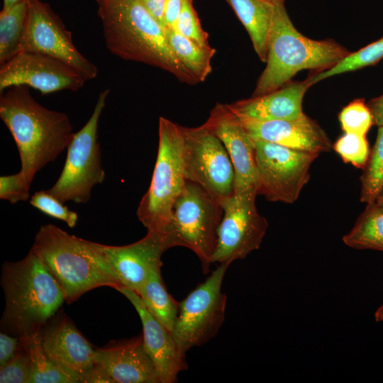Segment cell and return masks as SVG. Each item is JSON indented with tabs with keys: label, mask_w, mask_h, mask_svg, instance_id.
I'll use <instances>...</instances> for the list:
<instances>
[{
	"label": "cell",
	"mask_w": 383,
	"mask_h": 383,
	"mask_svg": "<svg viewBox=\"0 0 383 383\" xmlns=\"http://www.w3.org/2000/svg\"><path fill=\"white\" fill-rule=\"evenodd\" d=\"M383 58V37L359 50L349 53L331 67L319 71L306 81L311 85L326 78L373 65Z\"/></svg>",
	"instance_id": "28"
},
{
	"label": "cell",
	"mask_w": 383,
	"mask_h": 383,
	"mask_svg": "<svg viewBox=\"0 0 383 383\" xmlns=\"http://www.w3.org/2000/svg\"><path fill=\"white\" fill-rule=\"evenodd\" d=\"M239 117V116H238ZM254 140L270 142L320 155L331 150V141L321 127L304 113L296 118L258 121L239 117Z\"/></svg>",
	"instance_id": "17"
},
{
	"label": "cell",
	"mask_w": 383,
	"mask_h": 383,
	"mask_svg": "<svg viewBox=\"0 0 383 383\" xmlns=\"http://www.w3.org/2000/svg\"><path fill=\"white\" fill-rule=\"evenodd\" d=\"M116 290L131 301L140 318L143 345L160 383L175 382L179 373L187 368L185 353L179 349L172 333L148 311L137 292L126 287Z\"/></svg>",
	"instance_id": "18"
},
{
	"label": "cell",
	"mask_w": 383,
	"mask_h": 383,
	"mask_svg": "<svg viewBox=\"0 0 383 383\" xmlns=\"http://www.w3.org/2000/svg\"><path fill=\"white\" fill-rule=\"evenodd\" d=\"M257 196L255 192L233 193L221 202L223 213L212 263H231L260 248L268 222L257 211Z\"/></svg>",
	"instance_id": "12"
},
{
	"label": "cell",
	"mask_w": 383,
	"mask_h": 383,
	"mask_svg": "<svg viewBox=\"0 0 383 383\" xmlns=\"http://www.w3.org/2000/svg\"><path fill=\"white\" fill-rule=\"evenodd\" d=\"M157 157L147 192L141 199L137 216L148 231L165 234L172 208L186 179L182 162L180 126L160 117Z\"/></svg>",
	"instance_id": "6"
},
{
	"label": "cell",
	"mask_w": 383,
	"mask_h": 383,
	"mask_svg": "<svg viewBox=\"0 0 383 383\" xmlns=\"http://www.w3.org/2000/svg\"><path fill=\"white\" fill-rule=\"evenodd\" d=\"M184 178L221 202L234 193L235 172L221 140L205 124L180 126Z\"/></svg>",
	"instance_id": "10"
},
{
	"label": "cell",
	"mask_w": 383,
	"mask_h": 383,
	"mask_svg": "<svg viewBox=\"0 0 383 383\" xmlns=\"http://www.w3.org/2000/svg\"><path fill=\"white\" fill-rule=\"evenodd\" d=\"M26 343L30 359L28 383H79V380L45 355L40 343V331L28 338Z\"/></svg>",
	"instance_id": "27"
},
{
	"label": "cell",
	"mask_w": 383,
	"mask_h": 383,
	"mask_svg": "<svg viewBox=\"0 0 383 383\" xmlns=\"http://www.w3.org/2000/svg\"><path fill=\"white\" fill-rule=\"evenodd\" d=\"M343 240L353 248L383 252V211L374 202L367 204Z\"/></svg>",
	"instance_id": "25"
},
{
	"label": "cell",
	"mask_w": 383,
	"mask_h": 383,
	"mask_svg": "<svg viewBox=\"0 0 383 383\" xmlns=\"http://www.w3.org/2000/svg\"><path fill=\"white\" fill-rule=\"evenodd\" d=\"M333 148L344 162L362 169L370 151L365 135L350 133H344L333 144Z\"/></svg>",
	"instance_id": "30"
},
{
	"label": "cell",
	"mask_w": 383,
	"mask_h": 383,
	"mask_svg": "<svg viewBox=\"0 0 383 383\" xmlns=\"http://www.w3.org/2000/svg\"><path fill=\"white\" fill-rule=\"evenodd\" d=\"M145 9L163 28L165 23V0H138Z\"/></svg>",
	"instance_id": "38"
},
{
	"label": "cell",
	"mask_w": 383,
	"mask_h": 383,
	"mask_svg": "<svg viewBox=\"0 0 383 383\" xmlns=\"http://www.w3.org/2000/svg\"><path fill=\"white\" fill-rule=\"evenodd\" d=\"M86 81L79 72L63 61L32 51H21L0 67V93L18 85L30 87L43 94L77 91Z\"/></svg>",
	"instance_id": "14"
},
{
	"label": "cell",
	"mask_w": 383,
	"mask_h": 383,
	"mask_svg": "<svg viewBox=\"0 0 383 383\" xmlns=\"http://www.w3.org/2000/svg\"><path fill=\"white\" fill-rule=\"evenodd\" d=\"M350 52L332 40H315L299 33L284 6H275L267 43L266 67L261 74L252 96L276 91L297 72L311 69H328Z\"/></svg>",
	"instance_id": "5"
},
{
	"label": "cell",
	"mask_w": 383,
	"mask_h": 383,
	"mask_svg": "<svg viewBox=\"0 0 383 383\" xmlns=\"http://www.w3.org/2000/svg\"><path fill=\"white\" fill-rule=\"evenodd\" d=\"M309 87L306 81L292 83L269 94L228 106L241 118L258 121L294 119L304 113L302 101Z\"/></svg>",
	"instance_id": "21"
},
{
	"label": "cell",
	"mask_w": 383,
	"mask_h": 383,
	"mask_svg": "<svg viewBox=\"0 0 383 383\" xmlns=\"http://www.w3.org/2000/svg\"><path fill=\"white\" fill-rule=\"evenodd\" d=\"M40 343L52 362L79 379L95 363V350L66 316L48 322L40 331Z\"/></svg>",
	"instance_id": "19"
},
{
	"label": "cell",
	"mask_w": 383,
	"mask_h": 383,
	"mask_svg": "<svg viewBox=\"0 0 383 383\" xmlns=\"http://www.w3.org/2000/svg\"><path fill=\"white\" fill-rule=\"evenodd\" d=\"M230 264L220 263L204 282L179 302L178 315L171 333L182 353L208 342L223 324L226 296L221 287Z\"/></svg>",
	"instance_id": "9"
},
{
	"label": "cell",
	"mask_w": 383,
	"mask_h": 383,
	"mask_svg": "<svg viewBox=\"0 0 383 383\" xmlns=\"http://www.w3.org/2000/svg\"><path fill=\"white\" fill-rule=\"evenodd\" d=\"M169 45L180 63L197 82H204L211 72V59L215 49L203 47L181 35L174 28L165 30Z\"/></svg>",
	"instance_id": "23"
},
{
	"label": "cell",
	"mask_w": 383,
	"mask_h": 383,
	"mask_svg": "<svg viewBox=\"0 0 383 383\" xmlns=\"http://www.w3.org/2000/svg\"><path fill=\"white\" fill-rule=\"evenodd\" d=\"M254 143L257 195L270 201L294 203L309 182L310 167L319 155L270 142Z\"/></svg>",
	"instance_id": "11"
},
{
	"label": "cell",
	"mask_w": 383,
	"mask_h": 383,
	"mask_svg": "<svg viewBox=\"0 0 383 383\" xmlns=\"http://www.w3.org/2000/svg\"><path fill=\"white\" fill-rule=\"evenodd\" d=\"M135 292L138 294L148 311L172 332L178 315L179 302L167 291L160 270L152 272Z\"/></svg>",
	"instance_id": "24"
},
{
	"label": "cell",
	"mask_w": 383,
	"mask_h": 383,
	"mask_svg": "<svg viewBox=\"0 0 383 383\" xmlns=\"http://www.w3.org/2000/svg\"><path fill=\"white\" fill-rule=\"evenodd\" d=\"M174 29L201 46H210L208 34L200 24L192 0H182Z\"/></svg>",
	"instance_id": "32"
},
{
	"label": "cell",
	"mask_w": 383,
	"mask_h": 383,
	"mask_svg": "<svg viewBox=\"0 0 383 383\" xmlns=\"http://www.w3.org/2000/svg\"><path fill=\"white\" fill-rule=\"evenodd\" d=\"M374 203L383 211V187L377 194Z\"/></svg>",
	"instance_id": "41"
},
{
	"label": "cell",
	"mask_w": 383,
	"mask_h": 383,
	"mask_svg": "<svg viewBox=\"0 0 383 383\" xmlns=\"http://www.w3.org/2000/svg\"><path fill=\"white\" fill-rule=\"evenodd\" d=\"M31 248L60 286L68 304L99 287H121L97 243L48 224L40 228Z\"/></svg>",
	"instance_id": "4"
},
{
	"label": "cell",
	"mask_w": 383,
	"mask_h": 383,
	"mask_svg": "<svg viewBox=\"0 0 383 383\" xmlns=\"http://www.w3.org/2000/svg\"><path fill=\"white\" fill-rule=\"evenodd\" d=\"M40 52L55 57L79 72L87 80L97 67L75 47L72 33L47 3L29 0L21 51Z\"/></svg>",
	"instance_id": "13"
},
{
	"label": "cell",
	"mask_w": 383,
	"mask_h": 383,
	"mask_svg": "<svg viewBox=\"0 0 383 383\" xmlns=\"http://www.w3.org/2000/svg\"><path fill=\"white\" fill-rule=\"evenodd\" d=\"M30 204L45 214L65 222L70 228L74 227L77 222V213L70 210L48 191L35 192L31 196Z\"/></svg>",
	"instance_id": "33"
},
{
	"label": "cell",
	"mask_w": 383,
	"mask_h": 383,
	"mask_svg": "<svg viewBox=\"0 0 383 383\" xmlns=\"http://www.w3.org/2000/svg\"><path fill=\"white\" fill-rule=\"evenodd\" d=\"M223 213L218 200L199 185L186 180L165 233L167 248L190 249L199 257L204 273L209 272Z\"/></svg>",
	"instance_id": "7"
},
{
	"label": "cell",
	"mask_w": 383,
	"mask_h": 383,
	"mask_svg": "<svg viewBox=\"0 0 383 383\" xmlns=\"http://www.w3.org/2000/svg\"><path fill=\"white\" fill-rule=\"evenodd\" d=\"M21 340V346L16 355L0 367L1 383H28L30 359L26 341L22 338Z\"/></svg>",
	"instance_id": "34"
},
{
	"label": "cell",
	"mask_w": 383,
	"mask_h": 383,
	"mask_svg": "<svg viewBox=\"0 0 383 383\" xmlns=\"http://www.w3.org/2000/svg\"><path fill=\"white\" fill-rule=\"evenodd\" d=\"M80 382L115 383L107 371L96 362L83 374Z\"/></svg>",
	"instance_id": "37"
},
{
	"label": "cell",
	"mask_w": 383,
	"mask_h": 383,
	"mask_svg": "<svg viewBox=\"0 0 383 383\" xmlns=\"http://www.w3.org/2000/svg\"><path fill=\"white\" fill-rule=\"evenodd\" d=\"M109 91L106 89L99 94L89 119L73 134L67 148V158L62 171L55 184L48 190L63 203L69 201L87 203L91 189L104 180L105 172L101 165L97 131Z\"/></svg>",
	"instance_id": "8"
},
{
	"label": "cell",
	"mask_w": 383,
	"mask_h": 383,
	"mask_svg": "<svg viewBox=\"0 0 383 383\" xmlns=\"http://www.w3.org/2000/svg\"><path fill=\"white\" fill-rule=\"evenodd\" d=\"M275 4L284 3V0H270Z\"/></svg>",
	"instance_id": "44"
},
{
	"label": "cell",
	"mask_w": 383,
	"mask_h": 383,
	"mask_svg": "<svg viewBox=\"0 0 383 383\" xmlns=\"http://www.w3.org/2000/svg\"><path fill=\"white\" fill-rule=\"evenodd\" d=\"M29 0L22 1L0 13V65L21 51Z\"/></svg>",
	"instance_id": "26"
},
{
	"label": "cell",
	"mask_w": 383,
	"mask_h": 383,
	"mask_svg": "<svg viewBox=\"0 0 383 383\" xmlns=\"http://www.w3.org/2000/svg\"><path fill=\"white\" fill-rule=\"evenodd\" d=\"M182 0H165V23L167 28H174L179 13Z\"/></svg>",
	"instance_id": "39"
},
{
	"label": "cell",
	"mask_w": 383,
	"mask_h": 383,
	"mask_svg": "<svg viewBox=\"0 0 383 383\" xmlns=\"http://www.w3.org/2000/svg\"><path fill=\"white\" fill-rule=\"evenodd\" d=\"M338 118L344 133L365 135L374 124L370 109L361 99H355L345 106Z\"/></svg>",
	"instance_id": "31"
},
{
	"label": "cell",
	"mask_w": 383,
	"mask_h": 383,
	"mask_svg": "<svg viewBox=\"0 0 383 383\" xmlns=\"http://www.w3.org/2000/svg\"><path fill=\"white\" fill-rule=\"evenodd\" d=\"M22 1H25V0H4L3 8L10 7Z\"/></svg>",
	"instance_id": "43"
},
{
	"label": "cell",
	"mask_w": 383,
	"mask_h": 383,
	"mask_svg": "<svg viewBox=\"0 0 383 383\" xmlns=\"http://www.w3.org/2000/svg\"><path fill=\"white\" fill-rule=\"evenodd\" d=\"M376 321H383V304L380 306L374 313Z\"/></svg>",
	"instance_id": "42"
},
{
	"label": "cell",
	"mask_w": 383,
	"mask_h": 383,
	"mask_svg": "<svg viewBox=\"0 0 383 383\" xmlns=\"http://www.w3.org/2000/svg\"><path fill=\"white\" fill-rule=\"evenodd\" d=\"M21 343V338L0 333V367L8 363L17 353Z\"/></svg>",
	"instance_id": "36"
},
{
	"label": "cell",
	"mask_w": 383,
	"mask_h": 383,
	"mask_svg": "<svg viewBox=\"0 0 383 383\" xmlns=\"http://www.w3.org/2000/svg\"><path fill=\"white\" fill-rule=\"evenodd\" d=\"M106 45L113 55L198 83L172 52L163 28L138 0H96Z\"/></svg>",
	"instance_id": "2"
},
{
	"label": "cell",
	"mask_w": 383,
	"mask_h": 383,
	"mask_svg": "<svg viewBox=\"0 0 383 383\" xmlns=\"http://www.w3.org/2000/svg\"><path fill=\"white\" fill-rule=\"evenodd\" d=\"M30 186L20 172L1 176L0 199L7 200L12 204L26 201L29 197Z\"/></svg>",
	"instance_id": "35"
},
{
	"label": "cell",
	"mask_w": 383,
	"mask_h": 383,
	"mask_svg": "<svg viewBox=\"0 0 383 383\" xmlns=\"http://www.w3.org/2000/svg\"><path fill=\"white\" fill-rule=\"evenodd\" d=\"M360 177V201L370 204L374 201L383 187V126H379L375 143Z\"/></svg>",
	"instance_id": "29"
},
{
	"label": "cell",
	"mask_w": 383,
	"mask_h": 383,
	"mask_svg": "<svg viewBox=\"0 0 383 383\" xmlns=\"http://www.w3.org/2000/svg\"><path fill=\"white\" fill-rule=\"evenodd\" d=\"M367 106L373 118L374 124L379 126H383V94L370 100Z\"/></svg>",
	"instance_id": "40"
},
{
	"label": "cell",
	"mask_w": 383,
	"mask_h": 383,
	"mask_svg": "<svg viewBox=\"0 0 383 383\" xmlns=\"http://www.w3.org/2000/svg\"><path fill=\"white\" fill-rule=\"evenodd\" d=\"M204 124L221 140L229 155L235 172L234 193L257 192L255 143L239 117L228 104H219Z\"/></svg>",
	"instance_id": "15"
},
{
	"label": "cell",
	"mask_w": 383,
	"mask_h": 383,
	"mask_svg": "<svg viewBox=\"0 0 383 383\" xmlns=\"http://www.w3.org/2000/svg\"><path fill=\"white\" fill-rule=\"evenodd\" d=\"M121 287L138 292L149 274L162 267L161 257L168 250L165 235L148 231L140 240L123 246L98 243Z\"/></svg>",
	"instance_id": "16"
},
{
	"label": "cell",
	"mask_w": 383,
	"mask_h": 383,
	"mask_svg": "<svg viewBox=\"0 0 383 383\" xmlns=\"http://www.w3.org/2000/svg\"><path fill=\"white\" fill-rule=\"evenodd\" d=\"M1 285L6 301L2 325L19 337L41 331L65 301L60 286L32 248L23 260L3 265Z\"/></svg>",
	"instance_id": "3"
},
{
	"label": "cell",
	"mask_w": 383,
	"mask_h": 383,
	"mask_svg": "<svg viewBox=\"0 0 383 383\" xmlns=\"http://www.w3.org/2000/svg\"><path fill=\"white\" fill-rule=\"evenodd\" d=\"M0 117L16 144L19 172L29 185L39 170L67 148L74 134L68 116L40 104L25 85L1 93Z\"/></svg>",
	"instance_id": "1"
},
{
	"label": "cell",
	"mask_w": 383,
	"mask_h": 383,
	"mask_svg": "<svg viewBox=\"0 0 383 383\" xmlns=\"http://www.w3.org/2000/svg\"><path fill=\"white\" fill-rule=\"evenodd\" d=\"M248 31L253 48L266 62L267 43L276 4L270 0H226Z\"/></svg>",
	"instance_id": "22"
},
{
	"label": "cell",
	"mask_w": 383,
	"mask_h": 383,
	"mask_svg": "<svg viewBox=\"0 0 383 383\" xmlns=\"http://www.w3.org/2000/svg\"><path fill=\"white\" fill-rule=\"evenodd\" d=\"M95 362L117 383H160L143 336L95 350Z\"/></svg>",
	"instance_id": "20"
}]
</instances>
